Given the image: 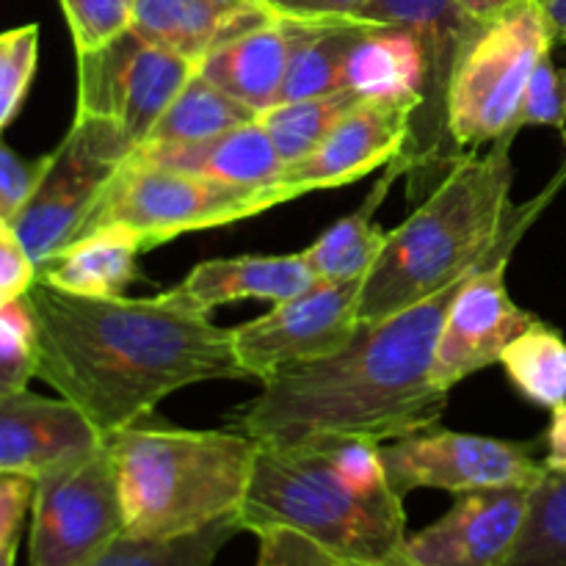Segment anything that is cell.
<instances>
[{"mask_svg":"<svg viewBox=\"0 0 566 566\" xmlns=\"http://www.w3.org/2000/svg\"><path fill=\"white\" fill-rule=\"evenodd\" d=\"M25 302L36 324V379L81 409L103 437L136 426L182 387L247 379L232 329L160 293L75 296L36 276Z\"/></svg>","mask_w":566,"mask_h":566,"instance_id":"6da1fadb","label":"cell"},{"mask_svg":"<svg viewBox=\"0 0 566 566\" xmlns=\"http://www.w3.org/2000/svg\"><path fill=\"white\" fill-rule=\"evenodd\" d=\"M468 276L390 318L359 324L332 357L282 368L243 407L238 429L258 442L354 437L385 446L440 426L448 392L434 385L437 340Z\"/></svg>","mask_w":566,"mask_h":566,"instance_id":"7a4b0ae2","label":"cell"},{"mask_svg":"<svg viewBox=\"0 0 566 566\" xmlns=\"http://www.w3.org/2000/svg\"><path fill=\"white\" fill-rule=\"evenodd\" d=\"M517 133L490 149L459 155L434 191L412 216L387 232L359 298V324H376L470 274L484 263L512 224V144Z\"/></svg>","mask_w":566,"mask_h":566,"instance_id":"3957f363","label":"cell"},{"mask_svg":"<svg viewBox=\"0 0 566 566\" xmlns=\"http://www.w3.org/2000/svg\"><path fill=\"white\" fill-rule=\"evenodd\" d=\"M238 523L252 534L293 528L346 566H415L403 497L359 492L335 468L326 440L260 442Z\"/></svg>","mask_w":566,"mask_h":566,"instance_id":"277c9868","label":"cell"},{"mask_svg":"<svg viewBox=\"0 0 566 566\" xmlns=\"http://www.w3.org/2000/svg\"><path fill=\"white\" fill-rule=\"evenodd\" d=\"M119 475L125 534L142 539L197 534L235 517L260 442L247 431L127 426L105 437Z\"/></svg>","mask_w":566,"mask_h":566,"instance_id":"5b68a950","label":"cell"},{"mask_svg":"<svg viewBox=\"0 0 566 566\" xmlns=\"http://www.w3.org/2000/svg\"><path fill=\"white\" fill-rule=\"evenodd\" d=\"M553 44L536 0H525L475 31L448 86V138L457 158L520 133L517 114L525 88Z\"/></svg>","mask_w":566,"mask_h":566,"instance_id":"8992f818","label":"cell"},{"mask_svg":"<svg viewBox=\"0 0 566 566\" xmlns=\"http://www.w3.org/2000/svg\"><path fill=\"white\" fill-rule=\"evenodd\" d=\"M276 205H282V197L274 186L247 191L180 169L127 158L99 193L81 235L119 227L142 238L144 249H153L186 232L254 219Z\"/></svg>","mask_w":566,"mask_h":566,"instance_id":"52a82bcc","label":"cell"},{"mask_svg":"<svg viewBox=\"0 0 566 566\" xmlns=\"http://www.w3.org/2000/svg\"><path fill=\"white\" fill-rule=\"evenodd\" d=\"M122 534L125 506L105 440L33 481L31 566H86Z\"/></svg>","mask_w":566,"mask_h":566,"instance_id":"ba28073f","label":"cell"},{"mask_svg":"<svg viewBox=\"0 0 566 566\" xmlns=\"http://www.w3.org/2000/svg\"><path fill=\"white\" fill-rule=\"evenodd\" d=\"M127 155L130 149L114 127L75 114L64 142L44 155L36 188L11 224L36 269L81 235L99 193Z\"/></svg>","mask_w":566,"mask_h":566,"instance_id":"9c48e42d","label":"cell"},{"mask_svg":"<svg viewBox=\"0 0 566 566\" xmlns=\"http://www.w3.org/2000/svg\"><path fill=\"white\" fill-rule=\"evenodd\" d=\"M193 72V61L127 28L103 48L77 53L75 114L111 125L136 153Z\"/></svg>","mask_w":566,"mask_h":566,"instance_id":"30bf717a","label":"cell"},{"mask_svg":"<svg viewBox=\"0 0 566 566\" xmlns=\"http://www.w3.org/2000/svg\"><path fill=\"white\" fill-rule=\"evenodd\" d=\"M363 285L365 276L315 280L260 318L232 326V348L247 379L265 381L282 368L340 352L359 326Z\"/></svg>","mask_w":566,"mask_h":566,"instance_id":"8fae6325","label":"cell"},{"mask_svg":"<svg viewBox=\"0 0 566 566\" xmlns=\"http://www.w3.org/2000/svg\"><path fill=\"white\" fill-rule=\"evenodd\" d=\"M387 481L401 497L415 490H446L451 495L503 486H536L545 479V462L534 442L434 429L381 446Z\"/></svg>","mask_w":566,"mask_h":566,"instance_id":"7c38bea8","label":"cell"},{"mask_svg":"<svg viewBox=\"0 0 566 566\" xmlns=\"http://www.w3.org/2000/svg\"><path fill=\"white\" fill-rule=\"evenodd\" d=\"M534 486L459 492L446 517L407 536L415 566H501L512 556Z\"/></svg>","mask_w":566,"mask_h":566,"instance_id":"4fadbf2b","label":"cell"},{"mask_svg":"<svg viewBox=\"0 0 566 566\" xmlns=\"http://www.w3.org/2000/svg\"><path fill=\"white\" fill-rule=\"evenodd\" d=\"M412 111L398 105L359 103L348 111L329 136L298 164L285 166L280 182L282 202L304 197V193L340 188L368 177L398 158L409 138Z\"/></svg>","mask_w":566,"mask_h":566,"instance_id":"5bb4252c","label":"cell"},{"mask_svg":"<svg viewBox=\"0 0 566 566\" xmlns=\"http://www.w3.org/2000/svg\"><path fill=\"white\" fill-rule=\"evenodd\" d=\"M103 440L66 398L28 390L0 398V473L36 481L48 470L99 448Z\"/></svg>","mask_w":566,"mask_h":566,"instance_id":"9a60e30c","label":"cell"},{"mask_svg":"<svg viewBox=\"0 0 566 566\" xmlns=\"http://www.w3.org/2000/svg\"><path fill=\"white\" fill-rule=\"evenodd\" d=\"M304 28L307 22L271 17L263 25L249 28L210 50L197 64V72L249 111L263 114L282 99V86Z\"/></svg>","mask_w":566,"mask_h":566,"instance_id":"2e32d148","label":"cell"},{"mask_svg":"<svg viewBox=\"0 0 566 566\" xmlns=\"http://www.w3.org/2000/svg\"><path fill=\"white\" fill-rule=\"evenodd\" d=\"M315 276L302 252L296 254H243V258L205 260L193 265L182 282L164 291L166 302L191 313L210 315L241 298H265L276 304L296 296Z\"/></svg>","mask_w":566,"mask_h":566,"instance_id":"e0dca14e","label":"cell"},{"mask_svg":"<svg viewBox=\"0 0 566 566\" xmlns=\"http://www.w3.org/2000/svg\"><path fill=\"white\" fill-rule=\"evenodd\" d=\"M127 158L147 160V164L166 166V169H180L188 175L205 177V180L247 188V191L271 188L274 182H280L282 171H285V160L280 158L274 142L258 119L219 133L213 138H205V142L136 149Z\"/></svg>","mask_w":566,"mask_h":566,"instance_id":"ac0fdd59","label":"cell"},{"mask_svg":"<svg viewBox=\"0 0 566 566\" xmlns=\"http://www.w3.org/2000/svg\"><path fill=\"white\" fill-rule=\"evenodd\" d=\"M271 17L265 9H227L216 0H136L130 28L149 44L199 64L221 42Z\"/></svg>","mask_w":566,"mask_h":566,"instance_id":"d6986e66","label":"cell"},{"mask_svg":"<svg viewBox=\"0 0 566 566\" xmlns=\"http://www.w3.org/2000/svg\"><path fill=\"white\" fill-rule=\"evenodd\" d=\"M142 238L119 227L86 232L39 269V280L75 296L119 298L138 280Z\"/></svg>","mask_w":566,"mask_h":566,"instance_id":"ffe728a7","label":"cell"},{"mask_svg":"<svg viewBox=\"0 0 566 566\" xmlns=\"http://www.w3.org/2000/svg\"><path fill=\"white\" fill-rule=\"evenodd\" d=\"M398 177H403V169L392 158L376 180L374 191L365 197V202L348 216H343L340 221H335L318 241L304 249L302 258L307 260L315 280L343 282L368 276L370 265L379 260L387 243V232L376 227L374 216Z\"/></svg>","mask_w":566,"mask_h":566,"instance_id":"44dd1931","label":"cell"},{"mask_svg":"<svg viewBox=\"0 0 566 566\" xmlns=\"http://www.w3.org/2000/svg\"><path fill=\"white\" fill-rule=\"evenodd\" d=\"M254 119H258L254 111H249L247 105L221 92L205 75L193 72L186 86L180 88V94L171 99L169 108L164 111L158 125L149 130L147 142L138 149L180 147V144L205 142V138H213L219 133H227Z\"/></svg>","mask_w":566,"mask_h":566,"instance_id":"7402d4cb","label":"cell"},{"mask_svg":"<svg viewBox=\"0 0 566 566\" xmlns=\"http://www.w3.org/2000/svg\"><path fill=\"white\" fill-rule=\"evenodd\" d=\"M374 22L363 20H332L307 22L304 36L291 59L282 99L321 97L346 88V61L365 28Z\"/></svg>","mask_w":566,"mask_h":566,"instance_id":"603a6c76","label":"cell"},{"mask_svg":"<svg viewBox=\"0 0 566 566\" xmlns=\"http://www.w3.org/2000/svg\"><path fill=\"white\" fill-rule=\"evenodd\" d=\"M501 365L517 392L536 407L566 403V340L553 326L531 324L501 354Z\"/></svg>","mask_w":566,"mask_h":566,"instance_id":"cb8c5ba5","label":"cell"},{"mask_svg":"<svg viewBox=\"0 0 566 566\" xmlns=\"http://www.w3.org/2000/svg\"><path fill=\"white\" fill-rule=\"evenodd\" d=\"M359 103L363 99L352 88H340V92L321 94V97L276 103L269 111H263V114H258V122L269 133V138L274 142L276 153L285 160V166H293L302 158H307L329 136L332 127L348 111L357 108Z\"/></svg>","mask_w":566,"mask_h":566,"instance_id":"d4e9b609","label":"cell"},{"mask_svg":"<svg viewBox=\"0 0 566 566\" xmlns=\"http://www.w3.org/2000/svg\"><path fill=\"white\" fill-rule=\"evenodd\" d=\"M241 531L235 514L197 534L169 536V539H142V536L122 534L86 566H213L227 542Z\"/></svg>","mask_w":566,"mask_h":566,"instance_id":"484cf974","label":"cell"},{"mask_svg":"<svg viewBox=\"0 0 566 566\" xmlns=\"http://www.w3.org/2000/svg\"><path fill=\"white\" fill-rule=\"evenodd\" d=\"M501 566H566V473L547 470L531 490L520 539Z\"/></svg>","mask_w":566,"mask_h":566,"instance_id":"4316f807","label":"cell"},{"mask_svg":"<svg viewBox=\"0 0 566 566\" xmlns=\"http://www.w3.org/2000/svg\"><path fill=\"white\" fill-rule=\"evenodd\" d=\"M39 61V25L0 33V133L20 111Z\"/></svg>","mask_w":566,"mask_h":566,"instance_id":"83f0119b","label":"cell"},{"mask_svg":"<svg viewBox=\"0 0 566 566\" xmlns=\"http://www.w3.org/2000/svg\"><path fill=\"white\" fill-rule=\"evenodd\" d=\"M59 3L70 25L75 53H88L130 28L136 0H59Z\"/></svg>","mask_w":566,"mask_h":566,"instance_id":"f1b7e54d","label":"cell"},{"mask_svg":"<svg viewBox=\"0 0 566 566\" xmlns=\"http://www.w3.org/2000/svg\"><path fill=\"white\" fill-rule=\"evenodd\" d=\"M534 125L553 127L566 138V66L553 64L551 55L536 66L517 114V130Z\"/></svg>","mask_w":566,"mask_h":566,"instance_id":"f546056e","label":"cell"},{"mask_svg":"<svg viewBox=\"0 0 566 566\" xmlns=\"http://www.w3.org/2000/svg\"><path fill=\"white\" fill-rule=\"evenodd\" d=\"M258 536V566H346L293 528H265Z\"/></svg>","mask_w":566,"mask_h":566,"instance_id":"4dcf8cb0","label":"cell"},{"mask_svg":"<svg viewBox=\"0 0 566 566\" xmlns=\"http://www.w3.org/2000/svg\"><path fill=\"white\" fill-rule=\"evenodd\" d=\"M44 158L28 160L0 142V224H14L42 175Z\"/></svg>","mask_w":566,"mask_h":566,"instance_id":"1f68e13d","label":"cell"},{"mask_svg":"<svg viewBox=\"0 0 566 566\" xmlns=\"http://www.w3.org/2000/svg\"><path fill=\"white\" fill-rule=\"evenodd\" d=\"M36 263L11 224H0V307L25 298L36 282Z\"/></svg>","mask_w":566,"mask_h":566,"instance_id":"d6a6232c","label":"cell"},{"mask_svg":"<svg viewBox=\"0 0 566 566\" xmlns=\"http://www.w3.org/2000/svg\"><path fill=\"white\" fill-rule=\"evenodd\" d=\"M274 17L298 22L357 20L368 0H260Z\"/></svg>","mask_w":566,"mask_h":566,"instance_id":"836d02e7","label":"cell"},{"mask_svg":"<svg viewBox=\"0 0 566 566\" xmlns=\"http://www.w3.org/2000/svg\"><path fill=\"white\" fill-rule=\"evenodd\" d=\"M33 503V479L0 473V545L20 536V525Z\"/></svg>","mask_w":566,"mask_h":566,"instance_id":"e575fe53","label":"cell"},{"mask_svg":"<svg viewBox=\"0 0 566 566\" xmlns=\"http://www.w3.org/2000/svg\"><path fill=\"white\" fill-rule=\"evenodd\" d=\"M545 468L551 473H566V403L551 409V426H547L545 434Z\"/></svg>","mask_w":566,"mask_h":566,"instance_id":"d590c367","label":"cell"},{"mask_svg":"<svg viewBox=\"0 0 566 566\" xmlns=\"http://www.w3.org/2000/svg\"><path fill=\"white\" fill-rule=\"evenodd\" d=\"M457 3L462 6V9L468 11L473 20L490 22V20H495V17L506 14V11L523 6L525 0H457Z\"/></svg>","mask_w":566,"mask_h":566,"instance_id":"8d00e7d4","label":"cell"},{"mask_svg":"<svg viewBox=\"0 0 566 566\" xmlns=\"http://www.w3.org/2000/svg\"><path fill=\"white\" fill-rule=\"evenodd\" d=\"M545 14L547 28L553 33V42H566V0H536Z\"/></svg>","mask_w":566,"mask_h":566,"instance_id":"74e56055","label":"cell"},{"mask_svg":"<svg viewBox=\"0 0 566 566\" xmlns=\"http://www.w3.org/2000/svg\"><path fill=\"white\" fill-rule=\"evenodd\" d=\"M20 390H28V387H22L20 381L11 379V376L6 374V370H0V398L11 396V392H20Z\"/></svg>","mask_w":566,"mask_h":566,"instance_id":"f35d334b","label":"cell"},{"mask_svg":"<svg viewBox=\"0 0 566 566\" xmlns=\"http://www.w3.org/2000/svg\"><path fill=\"white\" fill-rule=\"evenodd\" d=\"M216 3L227 6V9H263V3H260V0H216Z\"/></svg>","mask_w":566,"mask_h":566,"instance_id":"ab89813d","label":"cell"}]
</instances>
